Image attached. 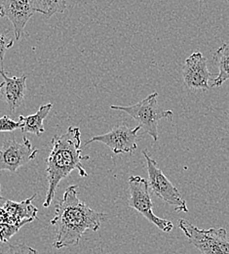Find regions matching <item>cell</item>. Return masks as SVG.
Wrapping results in <instances>:
<instances>
[{"mask_svg": "<svg viewBox=\"0 0 229 254\" xmlns=\"http://www.w3.org/2000/svg\"><path fill=\"white\" fill-rule=\"evenodd\" d=\"M78 189L77 185L66 188L51 220V225L56 230L53 248L57 250L77 246L87 231L97 232L105 215L93 210L82 201L78 197Z\"/></svg>", "mask_w": 229, "mask_h": 254, "instance_id": "6da1fadb", "label": "cell"}, {"mask_svg": "<svg viewBox=\"0 0 229 254\" xmlns=\"http://www.w3.org/2000/svg\"><path fill=\"white\" fill-rule=\"evenodd\" d=\"M51 145L52 150L46 159L48 190L43 202V207L45 208L52 203L61 181L73 170H78L81 177L88 176L82 161L90 159L89 156L81 155V133L78 127H69L66 133L54 136Z\"/></svg>", "mask_w": 229, "mask_h": 254, "instance_id": "7a4b0ae2", "label": "cell"}, {"mask_svg": "<svg viewBox=\"0 0 229 254\" xmlns=\"http://www.w3.org/2000/svg\"><path fill=\"white\" fill-rule=\"evenodd\" d=\"M158 93L154 92L140 102L132 106H115L110 108L128 114L145 133L150 135L153 140L158 141V125L163 119H172L173 112L163 110L157 102Z\"/></svg>", "mask_w": 229, "mask_h": 254, "instance_id": "3957f363", "label": "cell"}, {"mask_svg": "<svg viewBox=\"0 0 229 254\" xmlns=\"http://www.w3.org/2000/svg\"><path fill=\"white\" fill-rule=\"evenodd\" d=\"M179 228L201 254H229L228 231L225 228L202 230L183 218L179 220Z\"/></svg>", "mask_w": 229, "mask_h": 254, "instance_id": "277c9868", "label": "cell"}, {"mask_svg": "<svg viewBox=\"0 0 229 254\" xmlns=\"http://www.w3.org/2000/svg\"><path fill=\"white\" fill-rule=\"evenodd\" d=\"M129 191L130 198L128 201L129 206L140 213L144 218L155 225L163 232H171L174 224L170 220L158 217L153 212V203L150 196V188L148 181L140 176L129 177Z\"/></svg>", "mask_w": 229, "mask_h": 254, "instance_id": "5b68a950", "label": "cell"}, {"mask_svg": "<svg viewBox=\"0 0 229 254\" xmlns=\"http://www.w3.org/2000/svg\"><path fill=\"white\" fill-rule=\"evenodd\" d=\"M142 155L146 160L150 190L157 197L172 205L176 211L187 213L188 207L186 201L182 197L179 190L159 168L157 162L148 155L146 150L142 151Z\"/></svg>", "mask_w": 229, "mask_h": 254, "instance_id": "8992f818", "label": "cell"}, {"mask_svg": "<svg viewBox=\"0 0 229 254\" xmlns=\"http://www.w3.org/2000/svg\"><path fill=\"white\" fill-rule=\"evenodd\" d=\"M37 154L38 150L26 136L23 137L21 143L14 139H8L0 148V171L6 170L15 173L20 167L35 159Z\"/></svg>", "mask_w": 229, "mask_h": 254, "instance_id": "52a82bcc", "label": "cell"}, {"mask_svg": "<svg viewBox=\"0 0 229 254\" xmlns=\"http://www.w3.org/2000/svg\"><path fill=\"white\" fill-rule=\"evenodd\" d=\"M140 127H128L126 126L114 127L109 132L92 137L86 145L93 142H100L106 145L114 154H132L137 148V132Z\"/></svg>", "mask_w": 229, "mask_h": 254, "instance_id": "ba28073f", "label": "cell"}, {"mask_svg": "<svg viewBox=\"0 0 229 254\" xmlns=\"http://www.w3.org/2000/svg\"><path fill=\"white\" fill-rule=\"evenodd\" d=\"M208 60L201 52H194L186 58L183 67L185 86L193 90H210L213 87L212 73L208 69Z\"/></svg>", "mask_w": 229, "mask_h": 254, "instance_id": "9c48e42d", "label": "cell"}, {"mask_svg": "<svg viewBox=\"0 0 229 254\" xmlns=\"http://www.w3.org/2000/svg\"><path fill=\"white\" fill-rule=\"evenodd\" d=\"M35 197L36 193L21 202L2 197L0 200V223L25 226L37 219L38 208L33 204Z\"/></svg>", "mask_w": 229, "mask_h": 254, "instance_id": "30bf717a", "label": "cell"}, {"mask_svg": "<svg viewBox=\"0 0 229 254\" xmlns=\"http://www.w3.org/2000/svg\"><path fill=\"white\" fill-rule=\"evenodd\" d=\"M34 13L33 0H3L0 4V18H7L12 23L16 40L22 37Z\"/></svg>", "mask_w": 229, "mask_h": 254, "instance_id": "8fae6325", "label": "cell"}, {"mask_svg": "<svg viewBox=\"0 0 229 254\" xmlns=\"http://www.w3.org/2000/svg\"><path fill=\"white\" fill-rule=\"evenodd\" d=\"M3 81L0 83V95L5 100L11 112L19 109L24 103L27 93V76L9 77L3 68L0 69Z\"/></svg>", "mask_w": 229, "mask_h": 254, "instance_id": "7c38bea8", "label": "cell"}, {"mask_svg": "<svg viewBox=\"0 0 229 254\" xmlns=\"http://www.w3.org/2000/svg\"><path fill=\"white\" fill-rule=\"evenodd\" d=\"M53 105L51 103L40 106L39 110L34 114L29 117L20 116L19 122L22 124L21 130L25 133H32L36 136H40L42 133L45 132V128L43 126L44 120L49 115Z\"/></svg>", "mask_w": 229, "mask_h": 254, "instance_id": "4fadbf2b", "label": "cell"}, {"mask_svg": "<svg viewBox=\"0 0 229 254\" xmlns=\"http://www.w3.org/2000/svg\"><path fill=\"white\" fill-rule=\"evenodd\" d=\"M214 61L217 64L220 72L213 81V87L222 86L229 79V45L224 43L214 54Z\"/></svg>", "mask_w": 229, "mask_h": 254, "instance_id": "5bb4252c", "label": "cell"}, {"mask_svg": "<svg viewBox=\"0 0 229 254\" xmlns=\"http://www.w3.org/2000/svg\"><path fill=\"white\" fill-rule=\"evenodd\" d=\"M34 10L47 18L66 10V0H33Z\"/></svg>", "mask_w": 229, "mask_h": 254, "instance_id": "9a60e30c", "label": "cell"}, {"mask_svg": "<svg viewBox=\"0 0 229 254\" xmlns=\"http://www.w3.org/2000/svg\"><path fill=\"white\" fill-rule=\"evenodd\" d=\"M23 225H10L0 223V243L7 244L10 239L15 236Z\"/></svg>", "mask_w": 229, "mask_h": 254, "instance_id": "2e32d148", "label": "cell"}, {"mask_svg": "<svg viewBox=\"0 0 229 254\" xmlns=\"http://www.w3.org/2000/svg\"><path fill=\"white\" fill-rule=\"evenodd\" d=\"M0 254H38V252L25 244H16L9 245L1 251Z\"/></svg>", "mask_w": 229, "mask_h": 254, "instance_id": "e0dca14e", "label": "cell"}, {"mask_svg": "<svg viewBox=\"0 0 229 254\" xmlns=\"http://www.w3.org/2000/svg\"><path fill=\"white\" fill-rule=\"evenodd\" d=\"M21 127L22 124L20 122H15L9 116L0 118V132H12L21 129Z\"/></svg>", "mask_w": 229, "mask_h": 254, "instance_id": "ac0fdd59", "label": "cell"}, {"mask_svg": "<svg viewBox=\"0 0 229 254\" xmlns=\"http://www.w3.org/2000/svg\"><path fill=\"white\" fill-rule=\"evenodd\" d=\"M14 39L11 38L9 35H6L5 33L0 35V60L3 61L6 52L13 47L14 45Z\"/></svg>", "mask_w": 229, "mask_h": 254, "instance_id": "d6986e66", "label": "cell"}, {"mask_svg": "<svg viewBox=\"0 0 229 254\" xmlns=\"http://www.w3.org/2000/svg\"><path fill=\"white\" fill-rule=\"evenodd\" d=\"M0 191H1V186H0ZM1 198H2V197H1V194H0V200H1Z\"/></svg>", "mask_w": 229, "mask_h": 254, "instance_id": "ffe728a7", "label": "cell"}]
</instances>
